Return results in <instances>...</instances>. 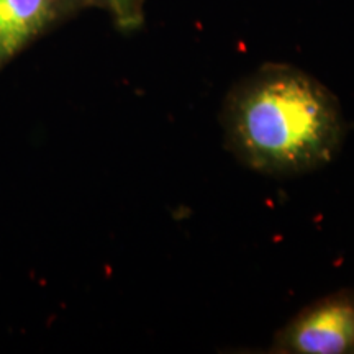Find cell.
I'll list each match as a JSON object with an SVG mask.
<instances>
[{
    "mask_svg": "<svg viewBox=\"0 0 354 354\" xmlns=\"http://www.w3.org/2000/svg\"><path fill=\"white\" fill-rule=\"evenodd\" d=\"M88 7V0H0V73L37 39Z\"/></svg>",
    "mask_w": 354,
    "mask_h": 354,
    "instance_id": "3957f363",
    "label": "cell"
},
{
    "mask_svg": "<svg viewBox=\"0 0 354 354\" xmlns=\"http://www.w3.org/2000/svg\"><path fill=\"white\" fill-rule=\"evenodd\" d=\"M88 3L107 12L122 33L136 32L145 24L146 0H88Z\"/></svg>",
    "mask_w": 354,
    "mask_h": 354,
    "instance_id": "277c9868",
    "label": "cell"
},
{
    "mask_svg": "<svg viewBox=\"0 0 354 354\" xmlns=\"http://www.w3.org/2000/svg\"><path fill=\"white\" fill-rule=\"evenodd\" d=\"M220 123L225 146L243 166L281 179L330 165L344 138L333 92L284 63H266L234 84Z\"/></svg>",
    "mask_w": 354,
    "mask_h": 354,
    "instance_id": "6da1fadb",
    "label": "cell"
},
{
    "mask_svg": "<svg viewBox=\"0 0 354 354\" xmlns=\"http://www.w3.org/2000/svg\"><path fill=\"white\" fill-rule=\"evenodd\" d=\"M272 353H354V289H344L300 310L274 336Z\"/></svg>",
    "mask_w": 354,
    "mask_h": 354,
    "instance_id": "7a4b0ae2",
    "label": "cell"
}]
</instances>
